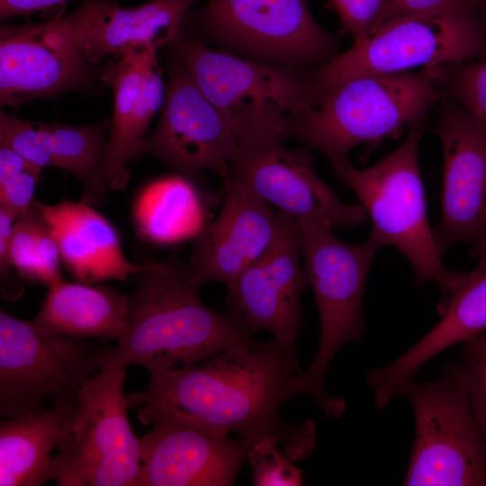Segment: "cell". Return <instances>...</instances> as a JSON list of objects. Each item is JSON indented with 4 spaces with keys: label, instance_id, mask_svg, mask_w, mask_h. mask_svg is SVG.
<instances>
[{
    "label": "cell",
    "instance_id": "cell-9",
    "mask_svg": "<svg viewBox=\"0 0 486 486\" xmlns=\"http://www.w3.org/2000/svg\"><path fill=\"white\" fill-rule=\"evenodd\" d=\"M400 395L410 400L415 420L403 485L485 486L486 449L462 364H446L430 382L413 379Z\"/></svg>",
    "mask_w": 486,
    "mask_h": 486
},
{
    "label": "cell",
    "instance_id": "cell-32",
    "mask_svg": "<svg viewBox=\"0 0 486 486\" xmlns=\"http://www.w3.org/2000/svg\"><path fill=\"white\" fill-rule=\"evenodd\" d=\"M42 170L29 168L0 179V207L16 219L25 213L34 200V191Z\"/></svg>",
    "mask_w": 486,
    "mask_h": 486
},
{
    "label": "cell",
    "instance_id": "cell-10",
    "mask_svg": "<svg viewBox=\"0 0 486 486\" xmlns=\"http://www.w3.org/2000/svg\"><path fill=\"white\" fill-rule=\"evenodd\" d=\"M125 369L106 368L83 389L73 418L48 466L59 486H138L140 438L131 428Z\"/></svg>",
    "mask_w": 486,
    "mask_h": 486
},
{
    "label": "cell",
    "instance_id": "cell-37",
    "mask_svg": "<svg viewBox=\"0 0 486 486\" xmlns=\"http://www.w3.org/2000/svg\"><path fill=\"white\" fill-rule=\"evenodd\" d=\"M463 355L486 356V330L463 343Z\"/></svg>",
    "mask_w": 486,
    "mask_h": 486
},
{
    "label": "cell",
    "instance_id": "cell-8",
    "mask_svg": "<svg viewBox=\"0 0 486 486\" xmlns=\"http://www.w3.org/2000/svg\"><path fill=\"white\" fill-rule=\"evenodd\" d=\"M109 341L49 334L32 321L0 310V414L13 418L75 403L103 371Z\"/></svg>",
    "mask_w": 486,
    "mask_h": 486
},
{
    "label": "cell",
    "instance_id": "cell-23",
    "mask_svg": "<svg viewBox=\"0 0 486 486\" xmlns=\"http://www.w3.org/2000/svg\"><path fill=\"white\" fill-rule=\"evenodd\" d=\"M130 297L112 287L62 280L49 288L32 321L49 334L118 342L128 328Z\"/></svg>",
    "mask_w": 486,
    "mask_h": 486
},
{
    "label": "cell",
    "instance_id": "cell-11",
    "mask_svg": "<svg viewBox=\"0 0 486 486\" xmlns=\"http://www.w3.org/2000/svg\"><path fill=\"white\" fill-rule=\"evenodd\" d=\"M187 20L245 58L300 71L328 61L337 45L308 0H206Z\"/></svg>",
    "mask_w": 486,
    "mask_h": 486
},
{
    "label": "cell",
    "instance_id": "cell-15",
    "mask_svg": "<svg viewBox=\"0 0 486 486\" xmlns=\"http://www.w3.org/2000/svg\"><path fill=\"white\" fill-rule=\"evenodd\" d=\"M238 148L230 122L175 58L158 124L146 136L137 156H152L189 177L212 170L222 178Z\"/></svg>",
    "mask_w": 486,
    "mask_h": 486
},
{
    "label": "cell",
    "instance_id": "cell-25",
    "mask_svg": "<svg viewBox=\"0 0 486 486\" xmlns=\"http://www.w3.org/2000/svg\"><path fill=\"white\" fill-rule=\"evenodd\" d=\"M133 217L139 235L159 246L196 238L210 222L199 189L191 177L177 173L146 185L136 199Z\"/></svg>",
    "mask_w": 486,
    "mask_h": 486
},
{
    "label": "cell",
    "instance_id": "cell-19",
    "mask_svg": "<svg viewBox=\"0 0 486 486\" xmlns=\"http://www.w3.org/2000/svg\"><path fill=\"white\" fill-rule=\"evenodd\" d=\"M197 1L151 0L122 7L112 0H84L54 22L93 64L129 50H158L169 44L182 31Z\"/></svg>",
    "mask_w": 486,
    "mask_h": 486
},
{
    "label": "cell",
    "instance_id": "cell-12",
    "mask_svg": "<svg viewBox=\"0 0 486 486\" xmlns=\"http://www.w3.org/2000/svg\"><path fill=\"white\" fill-rule=\"evenodd\" d=\"M150 430L140 438L138 486H230L247 462L249 444L214 432L159 402L143 404Z\"/></svg>",
    "mask_w": 486,
    "mask_h": 486
},
{
    "label": "cell",
    "instance_id": "cell-22",
    "mask_svg": "<svg viewBox=\"0 0 486 486\" xmlns=\"http://www.w3.org/2000/svg\"><path fill=\"white\" fill-rule=\"evenodd\" d=\"M34 203L51 231L61 259L72 274L86 284L118 280L128 281L142 268L122 253L115 228L92 206L64 200L50 205Z\"/></svg>",
    "mask_w": 486,
    "mask_h": 486
},
{
    "label": "cell",
    "instance_id": "cell-7",
    "mask_svg": "<svg viewBox=\"0 0 486 486\" xmlns=\"http://www.w3.org/2000/svg\"><path fill=\"white\" fill-rule=\"evenodd\" d=\"M485 52L486 34L474 4L436 14H393L367 38L314 69L310 77L320 96L356 76L456 64Z\"/></svg>",
    "mask_w": 486,
    "mask_h": 486
},
{
    "label": "cell",
    "instance_id": "cell-27",
    "mask_svg": "<svg viewBox=\"0 0 486 486\" xmlns=\"http://www.w3.org/2000/svg\"><path fill=\"white\" fill-rule=\"evenodd\" d=\"M10 254L23 280L40 283L48 288L63 280L58 244L34 200L14 223Z\"/></svg>",
    "mask_w": 486,
    "mask_h": 486
},
{
    "label": "cell",
    "instance_id": "cell-33",
    "mask_svg": "<svg viewBox=\"0 0 486 486\" xmlns=\"http://www.w3.org/2000/svg\"><path fill=\"white\" fill-rule=\"evenodd\" d=\"M16 218L0 207V278L1 294L8 302L19 300L24 291L23 279L16 270L10 254V240Z\"/></svg>",
    "mask_w": 486,
    "mask_h": 486
},
{
    "label": "cell",
    "instance_id": "cell-30",
    "mask_svg": "<svg viewBox=\"0 0 486 486\" xmlns=\"http://www.w3.org/2000/svg\"><path fill=\"white\" fill-rule=\"evenodd\" d=\"M0 140L30 162L43 169L52 166L50 155L45 149L36 122L23 120L2 112L0 114Z\"/></svg>",
    "mask_w": 486,
    "mask_h": 486
},
{
    "label": "cell",
    "instance_id": "cell-20",
    "mask_svg": "<svg viewBox=\"0 0 486 486\" xmlns=\"http://www.w3.org/2000/svg\"><path fill=\"white\" fill-rule=\"evenodd\" d=\"M158 50H129L107 67L104 79L113 91V114L105 148L104 177L109 191L123 189L129 161L137 156L166 87Z\"/></svg>",
    "mask_w": 486,
    "mask_h": 486
},
{
    "label": "cell",
    "instance_id": "cell-3",
    "mask_svg": "<svg viewBox=\"0 0 486 486\" xmlns=\"http://www.w3.org/2000/svg\"><path fill=\"white\" fill-rule=\"evenodd\" d=\"M175 58L231 125L239 148L289 138L318 102L310 75L206 46L184 32L169 43Z\"/></svg>",
    "mask_w": 486,
    "mask_h": 486
},
{
    "label": "cell",
    "instance_id": "cell-21",
    "mask_svg": "<svg viewBox=\"0 0 486 486\" xmlns=\"http://www.w3.org/2000/svg\"><path fill=\"white\" fill-rule=\"evenodd\" d=\"M472 255L479 263L464 273L455 292L438 310L439 322L398 358L366 374L375 409L383 410L400 396L403 387L433 357L486 330V240L472 248Z\"/></svg>",
    "mask_w": 486,
    "mask_h": 486
},
{
    "label": "cell",
    "instance_id": "cell-35",
    "mask_svg": "<svg viewBox=\"0 0 486 486\" xmlns=\"http://www.w3.org/2000/svg\"><path fill=\"white\" fill-rule=\"evenodd\" d=\"M391 15H428L446 12L463 5L474 4L473 0H386Z\"/></svg>",
    "mask_w": 486,
    "mask_h": 486
},
{
    "label": "cell",
    "instance_id": "cell-2",
    "mask_svg": "<svg viewBox=\"0 0 486 486\" xmlns=\"http://www.w3.org/2000/svg\"><path fill=\"white\" fill-rule=\"evenodd\" d=\"M135 276L126 334L106 351L103 369L184 367L255 339L202 302L189 266L176 258L144 264Z\"/></svg>",
    "mask_w": 486,
    "mask_h": 486
},
{
    "label": "cell",
    "instance_id": "cell-26",
    "mask_svg": "<svg viewBox=\"0 0 486 486\" xmlns=\"http://www.w3.org/2000/svg\"><path fill=\"white\" fill-rule=\"evenodd\" d=\"M52 166L69 172L84 185L83 200L98 203L109 191L104 177L105 148L111 125L88 126L36 122Z\"/></svg>",
    "mask_w": 486,
    "mask_h": 486
},
{
    "label": "cell",
    "instance_id": "cell-24",
    "mask_svg": "<svg viewBox=\"0 0 486 486\" xmlns=\"http://www.w3.org/2000/svg\"><path fill=\"white\" fill-rule=\"evenodd\" d=\"M77 402L0 421V486H39L53 452L68 429Z\"/></svg>",
    "mask_w": 486,
    "mask_h": 486
},
{
    "label": "cell",
    "instance_id": "cell-6",
    "mask_svg": "<svg viewBox=\"0 0 486 486\" xmlns=\"http://www.w3.org/2000/svg\"><path fill=\"white\" fill-rule=\"evenodd\" d=\"M296 222L309 286L320 314V336L312 362L295 378L293 392L295 395L310 396L327 416L335 417L342 412L344 403L341 399L327 394L325 378L338 350L362 338L366 278L382 246L372 237L359 244L344 242L324 223Z\"/></svg>",
    "mask_w": 486,
    "mask_h": 486
},
{
    "label": "cell",
    "instance_id": "cell-5",
    "mask_svg": "<svg viewBox=\"0 0 486 486\" xmlns=\"http://www.w3.org/2000/svg\"><path fill=\"white\" fill-rule=\"evenodd\" d=\"M423 132V123L411 127L402 145L369 167L358 169L347 158L333 166L372 221L370 237L382 246H393L408 258L416 284L434 282L440 287V310L455 292L464 273L444 266L428 223L418 162Z\"/></svg>",
    "mask_w": 486,
    "mask_h": 486
},
{
    "label": "cell",
    "instance_id": "cell-28",
    "mask_svg": "<svg viewBox=\"0 0 486 486\" xmlns=\"http://www.w3.org/2000/svg\"><path fill=\"white\" fill-rule=\"evenodd\" d=\"M440 78L446 96L486 124V52L475 60L441 66Z\"/></svg>",
    "mask_w": 486,
    "mask_h": 486
},
{
    "label": "cell",
    "instance_id": "cell-18",
    "mask_svg": "<svg viewBox=\"0 0 486 486\" xmlns=\"http://www.w3.org/2000/svg\"><path fill=\"white\" fill-rule=\"evenodd\" d=\"M90 63L54 20L4 25L0 33V103L17 107L83 87Z\"/></svg>",
    "mask_w": 486,
    "mask_h": 486
},
{
    "label": "cell",
    "instance_id": "cell-14",
    "mask_svg": "<svg viewBox=\"0 0 486 486\" xmlns=\"http://www.w3.org/2000/svg\"><path fill=\"white\" fill-rule=\"evenodd\" d=\"M296 220L289 216L280 236L228 288L226 313L248 333L270 332L300 374L296 339L302 326L301 296L309 286Z\"/></svg>",
    "mask_w": 486,
    "mask_h": 486
},
{
    "label": "cell",
    "instance_id": "cell-17",
    "mask_svg": "<svg viewBox=\"0 0 486 486\" xmlns=\"http://www.w3.org/2000/svg\"><path fill=\"white\" fill-rule=\"evenodd\" d=\"M223 184L220 212L195 238L188 266L191 279L199 288L210 281L229 288L274 245L289 217L270 209L240 184L230 180Z\"/></svg>",
    "mask_w": 486,
    "mask_h": 486
},
{
    "label": "cell",
    "instance_id": "cell-36",
    "mask_svg": "<svg viewBox=\"0 0 486 486\" xmlns=\"http://www.w3.org/2000/svg\"><path fill=\"white\" fill-rule=\"evenodd\" d=\"M67 0H0L1 20L31 14L60 4Z\"/></svg>",
    "mask_w": 486,
    "mask_h": 486
},
{
    "label": "cell",
    "instance_id": "cell-16",
    "mask_svg": "<svg viewBox=\"0 0 486 486\" xmlns=\"http://www.w3.org/2000/svg\"><path fill=\"white\" fill-rule=\"evenodd\" d=\"M444 154L441 214L434 229L443 254L486 240V124L446 96L436 128Z\"/></svg>",
    "mask_w": 486,
    "mask_h": 486
},
{
    "label": "cell",
    "instance_id": "cell-29",
    "mask_svg": "<svg viewBox=\"0 0 486 486\" xmlns=\"http://www.w3.org/2000/svg\"><path fill=\"white\" fill-rule=\"evenodd\" d=\"M247 462L256 486L302 485V471L292 464L274 436L266 435L254 441L248 450Z\"/></svg>",
    "mask_w": 486,
    "mask_h": 486
},
{
    "label": "cell",
    "instance_id": "cell-1",
    "mask_svg": "<svg viewBox=\"0 0 486 486\" xmlns=\"http://www.w3.org/2000/svg\"><path fill=\"white\" fill-rule=\"evenodd\" d=\"M300 373L272 338L235 346L193 365L150 372L146 387L126 395L129 407L159 402L214 432L237 433L249 445L266 435L295 462L310 455L316 426L280 416L295 396Z\"/></svg>",
    "mask_w": 486,
    "mask_h": 486
},
{
    "label": "cell",
    "instance_id": "cell-31",
    "mask_svg": "<svg viewBox=\"0 0 486 486\" xmlns=\"http://www.w3.org/2000/svg\"><path fill=\"white\" fill-rule=\"evenodd\" d=\"M341 23L342 32L354 42L367 38L391 13L386 0H329Z\"/></svg>",
    "mask_w": 486,
    "mask_h": 486
},
{
    "label": "cell",
    "instance_id": "cell-38",
    "mask_svg": "<svg viewBox=\"0 0 486 486\" xmlns=\"http://www.w3.org/2000/svg\"><path fill=\"white\" fill-rule=\"evenodd\" d=\"M475 12L486 34V0H473Z\"/></svg>",
    "mask_w": 486,
    "mask_h": 486
},
{
    "label": "cell",
    "instance_id": "cell-13",
    "mask_svg": "<svg viewBox=\"0 0 486 486\" xmlns=\"http://www.w3.org/2000/svg\"><path fill=\"white\" fill-rule=\"evenodd\" d=\"M274 140L239 148L222 180L240 184L267 204L298 221H317L333 230L369 220L360 203L346 204L318 176L310 148H287Z\"/></svg>",
    "mask_w": 486,
    "mask_h": 486
},
{
    "label": "cell",
    "instance_id": "cell-34",
    "mask_svg": "<svg viewBox=\"0 0 486 486\" xmlns=\"http://www.w3.org/2000/svg\"><path fill=\"white\" fill-rule=\"evenodd\" d=\"M461 364L474 417L486 449V356L463 355Z\"/></svg>",
    "mask_w": 486,
    "mask_h": 486
},
{
    "label": "cell",
    "instance_id": "cell-4",
    "mask_svg": "<svg viewBox=\"0 0 486 486\" xmlns=\"http://www.w3.org/2000/svg\"><path fill=\"white\" fill-rule=\"evenodd\" d=\"M444 96L440 67L356 76L323 92L289 138L320 151L334 165L359 144L374 146L423 123Z\"/></svg>",
    "mask_w": 486,
    "mask_h": 486
}]
</instances>
